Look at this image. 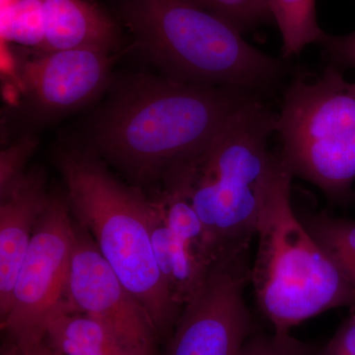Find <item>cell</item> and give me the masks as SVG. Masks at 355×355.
I'll return each instance as SVG.
<instances>
[{"label": "cell", "mask_w": 355, "mask_h": 355, "mask_svg": "<svg viewBox=\"0 0 355 355\" xmlns=\"http://www.w3.org/2000/svg\"><path fill=\"white\" fill-rule=\"evenodd\" d=\"M253 95L165 76L132 77L96 119L90 150L135 183H162Z\"/></svg>", "instance_id": "1"}, {"label": "cell", "mask_w": 355, "mask_h": 355, "mask_svg": "<svg viewBox=\"0 0 355 355\" xmlns=\"http://www.w3.org/2000/svg\"><path fill=\"white\" fill-rule=\"evenodd\" d=\"M292 174L272 154L260 191L258 252L251 282L275 333L343 306H355V288L316 241L291 203Z\"/></svg>", "instance_id": "2"}, {"label": "cell", "mask_w": 355, "mask_h": 355, "mask_svg": "<svg viewBox=\"0 0 355 355\" xmlns=\"http://www.w3.org/2000/svg\"><path fill=\"white\" fill-rule=\"evenodd\" d=\"M55 161L72 214L147 311L158 335L165 334L175 327L183 309L175 302L154 256V200L139 187L114 176L90 149H60Z\"/></svg>", "instance_id": "3"}, {"label": "cell", "mask_w": 355, "mask_h": 355, "mask_svg": "<svg viewBox=\"0 0 355 355\" xmlns=\"http://www.w3.org/2000/svg\"><path fill=\"white\" fill-rule=\"evenodd\" d=\"M277 114L253 95L207 146L161 184L175 187L200 217L217 258L248 254L258 230L260 191Z\"/></svg>", "instance_id": "4"}, {"label": "cell", "mask_w": 355, "mask_h": 355, "mask_svg": "<svg viewBox=\"0 0 355 355\" xmlns=\"http://www.w3.org/2000/svg\"><path fill=\"white\" fill-rule=\"evenodd\" d=\"M125 20L137 46L173 80L258 94L284 76L280 60L187 0H130Z\"/></svg>", "instance_id": "5"}, {"label": "cell", "mask_w": 355, "mask_h": 355, "mask_svg": "<svg viewBox=\"0 0 355 355\" xmlns=\"http://www.w3.org/2000/svg\"><path fill=\"white\" fill-rule=\"evenodd\" d=\"M275 132L293 176L338 202L355 200V83L334 64L314 81L296 78L287 89Z\"/></svg>", "instance_id": "6"}, {"label": "cell", "mask_w": 355, "mask_h": 355, "mask_svg": "<svg viewBox=\"0 0 355 355\" xmlns=\"http://www.w3.org/2000/svg\"><path fill=\"white\" fill-rule=\"evenodd\" d=\"M67 197L51 193L20 266L10 308L1 319L9 345L32 347L44 342L46 329L64 304L76 222Z\"/></svg>", "instance_id": "7"}, {"label": "cell", "mask_w": 355, "mask_h": 355, "mask_svg": "<svg viewBox=\"0 0 355 355\" xmlns=\"http://www.w3.org/2000/svg\"><path fill=\"white\" fill-rule=\"evenodd\" d=\"M248 254L216 261L207 282L180 314L166 355H241L251 336L245 289Z\"/></svg>", "instance_id": "8"}, {"label": "cell", "mask_w": 355, "mask_h": 355, "mask_svg": "<svg viewBox=\"0 0 355 355\" xmlns=\"http://www.w3.org/2000/svg\"><path fill=\"white\" fill-rule=\"evenodd\" d=\"M67 307L106 324L123 345L154 355L157 330L144 306L128 291L94 240L79 222L67 282Z\"/></svg>", "instance_id": "9"}, {"label": "cell", "mask_w": 355, "mask_h": 355, "mask_svg": "<svg viewBox=\"0 0 355 355\" xmlns=\"http://www.w3.org/2000/svg\"><path fill=\"white\" fill-rule=\"evenodd\" d=\"M154 203V256L175 302L183 309L202 289L219 259L200 217L181 191L163 184Z\"/></svg>", "instance_id": "10"}, {"label": "cell", "mask_w": 355, "mask_h": 355, "mask_svg": "<svg viewBox=\"0 0 355 355\" xmlns=\"http://www.w3.org/2000/svg\"><path fill=\"white\" fill-rule=\"evenodd\" d=\"M108 51L80 49L43 53L21 65L20 81L33 113L53 119L86 106L111 78Z\"/></svg>", "instance_id": "11"}, {"label": "cell", "mask_w": 355, "mask_h": 355, "mask_svg": "<svg viewBox=\"0 0 355 355\" xmlns=\"http://www.w3.org/2000/svg\"><path fill=\"white\" fill-rule=\"evenodd\" d=\"M43 168H30L17 186L0 200V316L10 308L20 266L50 198Z\"/></svg>", "instance_id": "12"}, {"label": "cell", "mask_w": 355, "mask_h": 355, "mask_svg": "<svg viewBox=\"0 0 355 355\" xmlns=\"http://www.w3.org/2000/svg\"><path fill=\"white\" fill-rule=\"evenodd\" d=\"M44 38L42 53L95 49L111 51L118 42L106 14L84 0H42Z\"/></svg>", "instance_id": "13"}, {"label": "cell", "mask_w": 355, "mask_h": 355, "mask_svg": "<svg viewBox=\"0 0 355 355\" xmlns=\"http://www.w3.org/2000/svg\"><path fill=\"white\" fill-rule=\"evenodd\" d=\"M46 340L58 355H99L123 347L130 349L106 324L70 310L67 300L51 320Z\"/></svg>", "instance_id": "14"}, {"label": "cell", "mask_w": 355, "mask_h": 355, "mask_svg": "<svg viewBox=\"0 0 355 355\" xmlns=\"http://www.w3.org/2000/svg\"><path fill=\"white\" fill-rule=\"evenodd\" d=\"M279 27L284 58L299 55L311 44H322L327 33L318 24L316 0H268Z\"/></svg>", "instance_id": "15"}, {"label": "cell", "mask_w": 355, "mask_h": 355, "mask_svg": "<svg viewBox=\"0 0 355 355\" xmlns=\"http://www.w3.org/2000/svg\"><path fill=\"white\" fill-rule=\"evenodd\" d=\"M304 223L355 288V221L323 214Z\"/></svg>", "instance_id": "16"}, {"label": "cell", "mask_w": 355, "mask_h": 355, "mask_svg": "<svg viewBox=\"0 0 355 355\" xmlns=\"http://www.w3.org/2000/svg\"><path fill=\"white\" fill-rule=\"evenodd\" d=\"M1 34L6 41L42 50L44 38L43 1L10 0L2 9Z\"/></svg>", "instance_id": "17"}, {"label": "cell", "mask_w": 355, "mask_h": 355, "mask_svg": "<svg viewBox=\"0 0 355 355\" xmlns=\"http://www.w3.org/2000/svg\"><path fill=\"white\" fill-rule=\"evenodd\" d=\"M218 16L242 33L272 21L268 0H187Z\"/></svg>", "instance_id": "18"}, {"label": "cell", "mask_w": 355, "mask_h": 355, "mask_svg": "<svg viewBox=\"0 0 355 355\" xmlns=\"http://www.w3.org/2000/svg\"><path fill=\"white\" fill-rule=\"evenodd\" d=\"M38 146L32 135H24L0 154V200L6 198L27 173L28 160Z\"/></svg>", "instance_id": "19"}, {"label": "cell", "mask_w": 355, "mask_h": 355, "mask_svg": "<svg viewBox=\"0 0 355 355\" xmlns=\"http://www.w3.org/2000/svg\"><path fill=\"white\" fill-rule=\"evenodd\" d=\"M241 355H312L304 343L291 335L251 336L245 343Z\"/></svg>", "instance_id": "20"}, {"label": "cell", "mask_w": 355, "mask_h": 355, "mask_svg": "<svg viewBox=\"0 0 355 355\" xmlns=\"http://www.w3.org/2000/svg\"><path fill=\"white\" fill-rule=\"evenodd\" d=\"M322 46L330 58L331 64L355 69V31L345 36L326 34Z\"/></svg>", "instance_id": "21"}, {"label": "cell", "mask_w": 355, "mask_h": 355, "mask_svg": "<svg viewBox=\"0 0 355 355\" xmlns=\"http://www.w3.org/2000/svg\"><path fill=\"white\" fill-rule=\"evenodd\" d=\"M320 355H355V313L342 324Z\"/></svg>", "instance_id": "22"}, {"label": "cell", "mask_w": 355, "mask_h": 355, "mask_svg": "<svg viewBox=\"0 0 355 355\" xmlns=\"http://www.w3.org/2000/svg\"><path fill=\"white\" fill-rule=\"evenodd\" d=\"M1 355H58L50 345H46L43 342L39 345H32L28 347H19L16 345H7L6 349L2 352Z\"/></svg>", "instance_id": "23"}, {"label": "cell", "mask_w": 355, "mask_h": 355, "mask_svg": "<svg viewBox=\"0 0 355 355\" xmlns=\"http://www.w3.org/2000/svg\"><path fill=\"white\" fill-rule=\"evenodd\" d=\"M99 355H142L139 352H135V350L127 349V347H123V349H119L113 350V352H105V354Z\"/></svg>", "instance_id": "24"}]
</instances>
